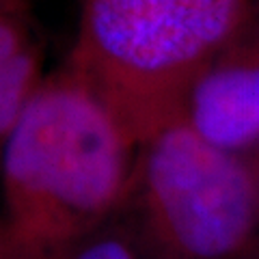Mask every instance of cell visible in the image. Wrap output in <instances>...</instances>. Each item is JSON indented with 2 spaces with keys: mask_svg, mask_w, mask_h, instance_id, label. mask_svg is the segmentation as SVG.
<instances>
[{
  "mask_svg": "<svg viewBox=\"0 0 259 259\" xmlns=\"http://www.w3.org/2000/svg\"><path fill=\"white\" fill-rule=\"evenodd\" d=\"M184 119L201 139L236 149L259 136V63L207 67L186 102Z\"/></svg>",
  "mask_w": 259,
  "mask_h": 259,
  "instance_id": "obj_4",
  "label": "cell"
},
{
  "mask_svg": "<svg viewBox=\"0 0 259 259\" xmlns=\"http://www.w3.org/2000/svg\"><path fill=\"white\" fill-rule=\"evenodd\" d=\"M141 182L160 233L184 257L223 259L246 238L255 212L248 175L186 121L149 136Z\"/></svg>",
  "mask_w": 259,
  "mask_h": 259,
  "instance_id": "obj_3",
  "label": "cell"
},
{
  "mask_svg": "<svg viewBox=\"0 0 259 259\" xmlns=\"http://www.w3.org/2000/svg\"><path fill=\"white\" fill-rule=\"evenodd\" d=\"M240 0H84L67 67L136 136L171 123L238 22Z\"/></svg>",
  "mask_w": 259,
  "mask_h": 259,
  "instance_id": "obj_2",
  "label": "cell"
},
{
  "mask_svg": "<svg viewBox=\"0 0 259 259\" xmlns=\"http://www.w3.org/2000/svg\"><path fill=\"white\" fill-rule=\"evenodd\" d=\"M15 5H28V0H0V7H15Z\"/></svg>",
  "mask_w": 259,
  "mask_h": 259,
  "instance_id": "obj_8",
  "label": "cell"
},
{
  "mask_svg": "<svg viewBox=\"0 0 259 259\" xmlns=\"http://www.w3.org/2000/svg\"><path fill=\"white\" fill-rule=\"evenodd\" d=\"M52 259H141V257L132 248V244L121 233L112 231L106 223L93 233L74 242L71 246L63 248Z\"/></svg>",
  "mask_w": 259,
  "mask_h": 259,
  "instance_id": "obj_6",
  "label": "cell"
},
{
  "mask_svg": "<svg viewBox=\"0 0 259 259\" xmlns=\"http://www.w3.org/2000/svg\"><path fill=\"white\" fill-rule=\"evenodd\" d=\"M44 78L30 5L0 7V160Z\"/></svg>",
  "mask_w": 259,
  "mask_h": 259,
  "instance_id": "obj_5",
  "label": "cell"
},
{
  "mask_svg": "<svg viewBox=\"0 0 259 259\" xmlns=\"http://www.w3.org/2000/svg\"><path fill=\"white\" fill-rule=\"evenodd\" d=\"M0 259H24L20 255V250L11 244V240L7 238L3 225H0Z\"/></svg>",
  "mask_w": 259,
  "mask_h": 259,
  "instance_id": "obj_7",
  "label": "cell"
},
{
  "mask_svg": "<svg viewBox=\"0 0 259 259\" xmlns=\"http://www.w3.org/2000/svg\"><path fill=\"white\" fill-rule=\"evenodd\" d=\"M132 141L67 65L44 78L0 160V225L24 259H52L108 223Z\"/></svg>",
  "mask_w": 259,
  "mask_h": 259,
  "instance_id": "obj_1",
  "label": "cell"
}]
</instances>
